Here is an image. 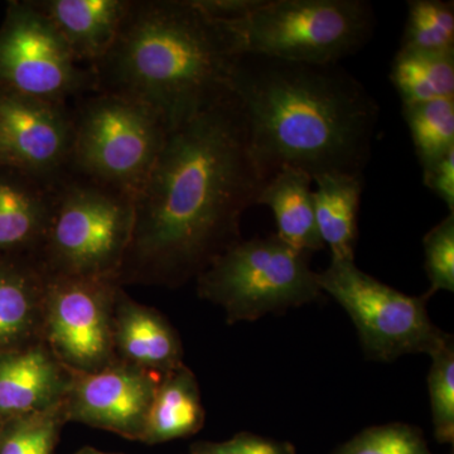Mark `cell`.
Returning <instances> with one entry per match:
<instances>
[{
  "label": "cell",
  "mask_w": 454,
  "mask_h": 454,
  "mask_svg": "<svg viewBox=\"0 0 454 454\" xmlns=\"http://www.w3.org/2000/svg\"><path fill=\"white\" fill-rule=\"evenodd\" d=\"M265 182L232 91L169 130L134 196L118 283L178 288L196 279L243 240L241 219Z\"/></svg>",
  "instance_id": "6da1fadb"
},
{
  "label": "cell",
  "mask_w": 454,
  "mask_h": 454,
  "mask_svg": "<svg viewBox=\"0 0 454 454\" xmlns=\"http://www.w3.org/2000/svg\"><path fill=\"white\" fill-rule=\"evenodd\" d=\"M231 91L264 177L283 167L363 176L380 107L354 74L336 65L282 61L245 53Z\"/></svg>",
  "instance_id": "7a4b0ae2"
},
{
  "label": "cell",
  "mask_w": 454,
  "mask_h": 454,
  "mask_svg": "<svg viewBox=\"0 0 454 454\" xmlns=\"http://www.w3.org/2000/svg\"><path fill=\"white\" fill-rule=\"evenodd\" d=\"M243 55L232 26L195 0L131 2L112 49L91 66L95 91L151 107L169 131L231 94Z\"/></svg>",
  "instance_id": "3957f363"
},
{
  "label": "cell",
  "mask_w": 454,
  "mask_h": 454,
  "mask_svg": "<svg viewBox=\"0 0 454 454\" xmlns=\"http://www.w3.org/2000/svg\"><path fill=\"white\" fill-rule=\"evenodd\" d=\"M134 223V197L82 176L57 184L49 229L35 260L47 276L118 280Z\"/></svg>",
  "instance_id": "277c9868"
},
{
  "label": "cell",
  "mask_w": 454,
  "mask_h": 454,
  "mask_svg": "<svg viewBox=\"0 0 454 454\" xmlns=\"http://www.w3.org/2000/svg\"><path fill=\"white\" fill-rule=\"evenodd\" d=\"M197 292L225 312L227 324L258 321L324 298L309 255L277 234L241 240L196 278Z\"/></svg>",
  "instance_id": "5b68a950"
},
{
  "label": "cell",
  "mask_w": 454,
  "mask_h": 454,
  "mask_svg": "<svg viewBox=\"0 0 454 454\" xmlns=\"http://www.w3.org/2000/svg\"><path fill=\"white\" fill-rule=\"evenodd\" d=\"M243 53L310 65H336L372 37L376 18L365 0H264L230 23Z\"/></svg>",
  "instance_id": "8992f818"
},
{
  "label": "cell",
  "mask_w": 454,
  "mask_h": 454,
  "mask_svg": "<svg viewBox=\"0 0 454 454\" xmlns=\"http://www.w3.org/2000/svg\"><path fill=\"white\" fill-rule=\"evenodd\" d=\"M167 133L166 124L151 107L95 91L74 114L68 168L134 197L157 160Z\"/></svg>",
  "instance_id": "52a82bcc"
},
{
  "label": "cell",
  "mask_w": 454,
  "mask_h": 454,
  "mask_svg": "<svg viewBox=\"0 0 454 454\" xmlns=\"http://www.w3.org/2000/svg\"><path fill=\"white\" fill-rule=\"evenodd\" d=\"M317 283L345 309L366 357L393 363L405 355H430L453 340L433 324L429 297L404 294L361 270L355 260L331 259Z\"/></svg>",
  "instance_id": "ba28073f"
},
{
  "label": "cell",
  "mask_w": 454,
  "mask_h": 454,
  "mask_svg": "<svg viewBox=\"0 0 454 454\" xmlns=\"http://www.w3.org/2000/svg\"><path fill=\"white\" fill-rule=\"evenodd\" d=\"M0 90L66 103L97 82L35 2H12L0 27Z\"/></svg>",
  "instance_id": "9c48e42d"
},
{
  "label": "cell",
  "mask_w": 454,
  "mask_h": 454,
  "mask_svg": "<svg viewBox=\"0 0 454 454\" xmlns=\"http://www.w3.org/2000/svg\"><path fill=\"white\" fill-rule=\"evenodd\" d=\"M121 286L114 278L47 276L42 339L68 370L94 372L116 360L113 315Z\"/></svg>",
  "instance_id": "30bf717a"
},
{
  "label": "cell",
  "mask_w": 454,
  "mask_h": 454,
  "mask_svg": "<svg viewBox=\"0 0 454 454\" xmlns=\"http://www.w3.org/2000/svg\"><path fill=\"white\" fill-rule=\"evenodd\" d=\"M73 134L67 104L0 90V168L59 181L70 167Z\"/></svg>",
  "instance_id": "8fae6325"
},
{
  "label": "cell",
  "mask_w": 454,
  "mask_h": 454,
  "mask_svg": "<svg viewBox=\"0 0 454 454\" xmlns=\"http://www.w3.org/2000/svg\"><path fill=\"white\" fill-rule=\"evenodd\" d=\"M70 372L64 397L67 423H82L129 441H142L160 375L121 360L94 372Z\"/></svg>",
  "instance_id": "7c38bea8"
},
{
  "label": "cell",
  "mask_w": 454,
  "mask_h": 454,
  "mask_svg": "<svg viewBox=\"0 0 454 454\" xmlns=\"http://www.w3.org/2000/svg\"><path fill=\"white\" fill-rule=\"evenodd\" d=\"M70 376L44 340L0 355V423L59 404Z\"/></svg>",
  "instance_id": "4fadbf2b"
},
{
  "label": "cell",
  "mask_w": 454,
  "mask_h": 454,
  "mask_svg": "<svg viewBox=\"0 0 454 454\" xmlns=\"http://www.w3.org/2000/svg\"><path fill=\"white\" fill-rule=\"evenodd\" d=\"M116 360L163 373L184 365V346L176 328L155 309L134 301L121 286L113 315Z\"/></svg>",
  "instance_id": "5bb4252c"
},
{
  "label": "cell",
  "mask_w": 454,
  "mask_h": 454,
  "mask_svg": "<svg viewBox=\"0 0 454 454\" xmlns=\"http://www.w3.org/2000/svg\"><path fill=\"white\" fill-rule=\"evenodd\" d=\"M59 182L0 168V256L35 258L49 229Z\"/></svg>",
  "instance_id": "9a60e30c"
},
{
  "label": "cell",
  "mask_w": 454,
  "mask_h": 454,
  "mask_svg": "<svg viewBox=\"0 0 454 454\" xmlns=\"http://www.w3.org/2000/svg\"><path fill=\"white\" fill-rule=\"evenodd\" d=\"M46 280L33 256H0V355L43 340Z\"/></svg>",
  "instance_id": "2e32d148"
},
{
  "label": "cell",
  "mask_w": 454,
  "mask_h": 454,
  "mask_svg": "<svg viewBox=\"0 0 454 454\" xmlns=\"http://www.w3.org/2000/svg\"><path fill=\"white\" fill-rule=\"evenodd\" d=\"M79 62L90 67L112 49L131 0H41L35 2Z\"/></svg>",
  "instance_id": "e0dca14e"
},
{
  "label": "cell",
  "mask_w": 454,
  "mask_h": 454,
  "mask_svg": "<svg viewBox=\"0 0 454 454\" xmlns=\"http://www.w3.org/2000/svg\"><path fill=\"white\" fill-rule=\"evenodd\" d=\"M312 182L309 173L283 167L265 182L255 203L273 212L280 240L309 255L325 247L316 225Z\"/></svg>",
  "instance_id": "ac0fdd59"
},
{
  "label": "cell",
  "mask_w": 454,
  "mask_h": 454,
  "mask_svg": "<svg viewBox=\"0 0 454 454\" xmlns=\"http://www.w3.org/2000/svg\"><path fill=\"white\" fill-rule=\"evenodd\" d=\"M205 422L199 381L192 370L184 364L160 375L140 442L153 446L192 437Z\"/></svg>",
  "instance_id": "d6986e66"
},
{
  "label": "cell",
  "mask_w": 454,
  "mask_h": 454,
  "mask_svg": "<svg viewBox=\"0 0 454 454\" xmlns=\"http://www.w3.org/2000/svg\"><path fill=\"white\" fill-rule=\"evenodd\" d=\"M317 230L331 259L355 260L363 176L325 175L313 179Z\"/></svg>",
  "instance_id": "ffe728a7"
},
{
  "label": "cell",
  "mask_w": 454,
  "mask_h": 454,
  "mask_svg": "<svg viewBox=\"0 0 454 454\" xmlns=\"http://www.w3.org/2000/svg\"><path fill=\"white\" fill-rule=\"evenodd\" d=\"M389 79L403 106L435 98H454V51H397Z\"/></svg>",
  "instance_id": "44dd1931"
},
{
  "label": "cell",
  "mask_w": 454,
  "mask_h": 454,
  "mask_svg": "<svg viewBox=\"0 0 454 454\" xmlns=\"http://www.w3.org/2000/svg\"><path fill=\"white\" fill-rule=\"evenodd\" d=\"M415 154L429 168L454 149V98H435L403 106Z\"/></svg>",
  "instance_id": "7402d4cb"
},
{
  "label": "cell",
  "mask_w": 454,
  "mask_h": 454,
  "mask_svg": "<svg viewBox=\"0 0 454 454\" xmlns=\"http://www.w3.org/2000/svg\"><path fill=\"white\" fill-rule=\"evenodd\" d=\"M66 423L64 400L46 411L5 420L0 427V454H55Z\"/></svg>",
  "instance_id": "603a6c76"
},
{
  "label": "cell",
  "mask_w": 454,
  "mask_h": 454,
  "mask_svg": "<svg viewBox=\"0 0 454 454\" xmlns=\"http://www.w3.org/2000/svg\"><path fill=\"white\" fill-rule=\"evenodd\" d=\"M400 49L423 52L454 51L453 2L411 0Z\"/></svg>",
  "instance_id": "cb8c5ba5"
},
{
  "label": "cell",
  "mask_w": 454,
  "mask_h": 454,
  "mask_svg": "<svg viewBox=\"0 0 454 454\" xmlns=\"http://www.w3.org/2000/svg\"><path fill=\"white\" fill-rule=\"evenodd\" d=\"M428 394L434 438L438 443H454V345L453 340L430 355Z\"/></svg>",
  "instance_id": "d4e9b609"
},
{
  "label": "cell",
  "mask_w": 454,
  "mask_h": 454,
  "mask_svg": "<svg viewBox=\"0 0 454 454\" xmlns=\"http://www.w3.org/2000/svg\"><path fill=\"white\" fill-rule=\"evenodd\" d=\"M331 454H433L422 429L406 423L370 427Z\"/></svg>",
  "instance_id": "484cf974"
},
{
  "label": "cell",
  "mask_w": 454,
  "mask_h": 454,
  "mask_svg": "<svg viewBox=\"0 0 454 454\" xmlns=\"http://www.w3.org/2000/svg\"><path fill=\"white\" fill-rule=\"evenodd\" d=\"M428 297L439 291L454 292V212L427 232L423 239Z\"/></svg>",
  "instance_id": "4316f807"
},
{
  "label": "cell",
  "mask_w": 454,
  "mask_h": 454,
  "mask_svg": "<svg viewBox=\"0 0 454 454\" xmlns=\"http://www.w3.org/2000/svg\"><path fill=\"white\" fill-rule=\"evenodd\" d=\"M188 454H297L291 442L241 432L223 442H197Z\"/></svg>",
  "instance_id": "83f0119b"
},
{
  "label": "cell",
  "mask_w": 454,
  "mask_h": 454,
  "mask_svg": "<svg viewBox=\"0 0 454 454\" xmlns=\"http://www.w3.org/2000/svg\"><path fill=\"white\" fill-rule=\"evenodd\" d=\"M424 184L454 212V149L437 163L423 170Z\"/></svg>",
  "instance_id": "f1b7e54d"
},
{
  "label": "cell",
  "mask_w": 454,
  "mask_h": 454,
  "mask_svg": "<svg viewBox=\"0 0 454 454\" xmlns=\"http://www.w3.org/2000/svg\"><path fill=\"white\" fill-rule=\"evenodd\" d=\"M195 3L212 20L235 23L253 14L264 0H195Z\"/></svg>",
  "instance_id": "f546056e"
},
{
  "label": "cell",
  "mask_w": 454,
  "mask_h": 454,
  "mask_svg": "<svg viewBox=\"0 0 454 454\" xmlns=\"http://www.w3.org/2000/svg\"><path fill=\"white\" fill-rule=\"evenodd\" d=\"M74 454H121V453H110L104 452V450H97L94 447H83L82 450H77Z\"/></svg>",
  "instance_id": "4dcf8cb0"
},
{
  "label": "cell",
  "mask_w": 454,
  "mask_h": 454,
  "mask_svg": "<svg viewBox=\"0 0 454 454\" xmlns=\"http://www.w3.org/2000/svg\"><path fill=\"white\" fill-rule=\"evenodd\" d=\"M0 427H2V423H0Z\"/></svg>",
  "instance_id": "1f68e13d"
},
{
  "label": "cell",
  "mask_w": 454,
  "mask_h": 454,
  "mask_svg": "<svg viewBox=\"0 0 454 454\" xmlns=\"http://www.w3.org/2000/svg\"><path fill=\"white\" fill-rule=\"evenodd\" d=\"M452 454H453V452H452Z\"/></svg>",
  "instance_id": "d6a6232c"
}]
</instances>
